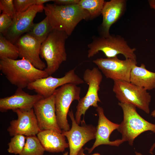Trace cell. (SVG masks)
<instances>
[{
    "mask_svg": "<svg viewBox=\"0 0 155 155\" xmlns=\"http://www.w3.org/2000/svg\"><path fill=\"white\" fill-rule=\"evenodd\" d=\"M44 10L53 29L64 32L68 36L81 21L90 20L88 12L78 4H47L44 6Z\"/></svg>",
    "mask_w": 155,
    "mask_h": 155,
    "instance_id": "cell-1",
    "label": "cell"
},
{
    "mask_svg": "<svg viewBox=\"0 0 155 155\" xmlns=\"http://www.w3.org/2000/svg\"><path fill=\"white\" fill-rule=\"evenodd\" d=\"M0 70L12 84L22 89L38 79L49 76L44 70L36 68L23 59L0 60Z\"/></svg>",
    "mask_w": 155,
    "mask_h": 155,
    "instance_id": "cell-2",
    "label": "cell"
},
{
    "mask_svg": "<svg viewBox=\"0 0 155 155\" xmlns=\"http://www.w3.org/2000/svg\"><path fill=\"white\" fill-rule=\"evenodd\" d=\"M68 37L64 32L53 29L41 44L40 56L46 62L47 67L44 70L49 76L67 60L65 44Z\"/></svg>",
    "mask_w": 155,
    "mask_h": 155,
    "instance_id": "cell-3",
    "label": "cell"
},
{
    "mask_svg": "<svg viewBox=\"0 0 155 155\" xmlns=\"http://www.w3.org/2000/svg\"><path fill=\"white\" fill-rule=\"evenodd\" d=\"M89 48L88 57H92L102 52L107 58L117 56L119 54L123 55L125 59L136 60L135 53L136 49L131 48L123 37L119 35H110L107 37L101 36L93 38L92 42L88 45Z\"/></svg>",
    "mask_w": 155,
    "mask_h": 155,
    "instance_id": "cell-4",
    "label": "cell"
},
{
    "mask_svg": "<svg viewBox=\"0 0 155 155\" xmlns=\"http://www.w3.org/2000/svg\"><path fill=\"white\" fill-rule=\"evenodd\" d=\"M118 105L122 109L123 119L117 130L121 134V139L124 142L127 141L132 146L135 138L143 132L150 131L155 133V124L142 117L137 113L135 106L120 102Z\"/></svg>",
    "mask_w": 155,
    "mask_h": 155,
    "instance_id": "cell-5",
    "label": "cell"
},
{
    "mask_svg": "<svg viewBox=\"0 0 155 155\" xmlns=\"http://www.w3.org/2000/svg\"><path fill=\"white\" fill-rule=\"evenodd\" d=\"M113 90L120 102L131 104L149 113L151 96L144 88L130 82L114 80Z\"/></svg>",
    "mask_w": 155,
    "mask_h": 155,
    "instance_id": "cell-6",
    "label": "cell"
},
{
    "mask_svg": "<svg viewBox=\"0 0 155 155\" xmlns=\"http://www.w3.org/2000/svg\"><path fill=\"white\" fill-rule=\"evenodd\" d=\"M103 78L101 72L98 68L93 67L92 69H86L84 72L83 80L88 85L85 95L78 101L76 106L75 119L79 125L81 122V117L91 106L97 108L98 102H101L98 95L100 89V85Z\"/></svg>",
    "mask_w": 155,
    "mask_h": 155,
    "instance_id": "cell-7",
    "label": "cell"
},
{
    "mask_svg": "<svg viewBox=\"0 0 155 155\" xmlns=\"http://www.w3.org/2000/svg\"><path fill=\"white\" fill-rule=\"evenodd\" d=\"M81 88L75 84L68 83L57 88L53 94L58 124L62 130L70 129L67 117L70 106L74 100H80Z\"/></svg>",
    "mask_w": 155,
    "mask_h": 155,
    "instance_id": "cell-8",
    "label": "cell"
},
{
    "mask_svg": "<svg viewBox=\"0 0 155 155\" xmlns=\"http://www.w3.org/2000/svg\"><path fill=\"white\" fill-rule=\"evenodd\" d=\"M107 78L114 80L130 82V73L133 67L137 65L136 60H121L117 56L110 58H99L93 61Z\"/></svg>",
    "mask_w": 155,
    "mask_h": 155,
    "instance_id": "cell-9",
    "label": "cell"
},
{
    "mask_svg": "<svg viewBox=\"0 0 155 155\" xmlns=\"http://www.w3.org/2000/svg\"><path fill=\"white\" fill-rule=\"evenodd\" d=\"M68 115L72 121L71 127L69 131H62V133L67 139L69 155H77L86 143L95 138L96 128L91 125H86L85 123L79 126L72 110L69 111Z\"/></svg>",
    "mask_w": 155,
    "mask_h": 155,
    "instance_id": "cell-10",
    "label": "cell"
},
{
    "mask_svg": "<svg viewBox=\"0 0 155 155\" xmlns=\"http://www.w3.org/2000/svg\"><path fill=\"white\" fill-rule=\"evenodd\" d=\"M84 83V80L75 73V69H73L61 78H55L50 75L38 79L27 88L29 90H34L44 98H46L52 95L58 87L65 84L71 83L78 85Z\"/></svg>",
    "mask_w": 155,
    "mask_h": 155,
    "instance_id": "cell-11",
    "label": "cell"
},
{
    "mask_svg": "<svg viewBox=\"0 0 155 155\" xmlns=\"http://www.w3.org/2000/svg\"><path fill=\"white\" fill-rule=\"evenodd\" d=\"M44 6L43 5H34L26 11L16 14L11 25L3 35L14 44L24 33L31 30L34 24L33 21L36 14L42 12Z\"/></svg>",
    "mask_w": 155,
    "mask_h": 155,
    "instance_id": "cell-12",
    "label": "cell"
},
{
    "mask_svg": "<svg viewBox=\"0 0 155 155\" xmlns=\"http://www.w3.org/2000/svg\"><path fill=\"white\" fill-rule=\"evenodd\" d=\"M33 108L41 131L50 130L62 133L57 122L53 94L38 101Z\"/></svg>",
    "mask_w": 155,
    "mask_h": 155,
    "instance_id": "cell-13",
    "label": "cell"
},
{
    "mask_svg": "<svg viewBox=\"0 0 155 155\" xmlns=\"http://www.w3.org/2000/svg\"><path fill=\"white\" fill-rule=\"evenodd\" d=\"M18 116L17 119L10 122L7 129L11 136L20 134L26 136L36 135L41 131L40 129L33 108L13 111Z\"/></svg>",
    "mask_w": 155,
    "mask_h": 155,
    "instance_id": "cell-14",
    "label": "cell"
},
{
    "mask_svg": "<svg viewBox=\"0 0 155 155\" xmlns=\"http://www.w3.org/2000/svg\"><path fill=\"white\" fill-rule=\"evenodd\" d=\"M41 44L39 41L26 33L22 36L14 44L18 49L20 57L28 61L36 68L43 70L46 66L40 57Z\"/></svg>",
    "mask_w": 155,
    "mask_h": 155,
    "instance_id": "cell-15",
    "label": "cell"
},
{
    "mask_svg": "<svg viewBox=\"0 0 155 155\" xmlns=\"http://www.w3.org/2000/svg\"><path fill=\"white\" fill-rule=\"evenodd\" d=\"M99 118L95 134V140L92 147L85 150L91 153L97 146L102 145H107L119 146L124 141L121 139L111 141L109 138L111 134L115 130L118 129L119 124L115 123L109 120L105 116L102 108L98 106L96 108Z\"/></svg>",
    "mask_w": 155,
    "mask_h": 155,
    "instance_id": "cell-16",
    "label": "cell"
},
{
    "mask_svg": "<svg viewBox=\"0 0 155 155\" xmlns=\"http://www.w3.org/2000/svg\"><path fill=\"white\" fill-rule=\"evenodd\" d=\"M43 98L39 94L30 95L22 89L18 88L13 95L0 99V111L4 113L9 110L30 109L33 108L36 102Z\"/></svg>",
    "mask_w": 155,
    "mask_h": 155,
    "instance_id": "cell-17",
    "label": "cell"
},
{
    "mask_svg": "<svg viewBox=\"0 0 155 155\" xmlns=\"http://www.w3.org/2000/svg\"><path fill=\"white\" fill-rule=\"evenodd\" d=\"M125 0H111L105 1L101 14L102 21L100 26V36L107 37L111 34L109 30L111 26L121 17L125 10Z\"/></svg>",
    "mask_w": 155,
    "mask_h": 155,
    "instance_id": "cell-18",
    "label": "cell"
},
{
    "mask_svg": "<svg viewBox=\"0 0 155 155\" xmlns=\"http://www.w3.org/2000/svg\"><path fill=\"white\" fill-rule=\"evenodd\" d=\"M45 151L52 153L63 152L69 147L65 137L62 133L50 130L41 131L37 135Z\"/></svg>",
    "mask_w": 155,
    "mask_h": 155,
    "instance_id": "cell-19",
    "label": "cell"
},
{
    "mask_svg": "<svg viewBox=\"0 0 155 155\" xmlns=\"http://www.w3.org/2000/svg\"><path fill=\"white\" fill-rule=\"evenodd\" d=\"M130 82L148 90L155 89V72L147 69L144 63L135 65L131 70Z\"/></svg>",
    "mask_w": 155,
    "mask_h": 155,
    "instance_id": "cell-20",
    "label": "cell"
},
{
    "mask_svg": "<svg viewBox=\"0 0 155 155\" xmlns=\"http://www.w3.org/2000/svg\"><path fill=\"white\" fill-rule=\"evenodd\" d=\"M53 30L48 18L40 22L34 24L31 30L27 33L42 43Z\"/></svg>",
    "mask_w": 155,
    "mask_h": 155,
    "instance_id": "cell-21",
    "label": "cell"
},
{
    "mask_svg": "<svg viewBox=\"0 0 155 155\" xmlns=\"http://www.w3.org/2000/svg\"><path fill=\"white\" fill-rule=\"evenodd\" d=\"M24 148L19 155H43L45 150L36 135L26 136Z\"/></svg>",
    "mask_w": 155,
    "mask_h": 155,
    "instance_id": "cell-22",
    "label": "cell"
},
{
    "mask_svg": "<svg viewBox=\"0 0 155 155\" xmlns=\"http://www.w3.org/2000/svg\"><path fill=\"white\" fill-rule=\"evenodd\" d=\"M19 57L16 46L7 40L1 33L0 34V60L9 59L16 60Z\"/></svg>",
    "mask_w": 155,
    "mask_h": 155,
    "instance_id": "cell-23",
    "label": "cell"
},
{
    "mask_svg": "<svg viewBox=\"0 0 155 155\" xmlns=\"http://www.w3.org/2000/svg\"><path fill=\"white\" fill-rule=\"evenodd\" d=\"M105 1L104 0H80L78 5L87 10L92 19L101 14Z\"/></svg>",
    "mask_w": 155,
    "mask_h": 155,
    "instance_id": "cell-24",
    "label": "cell"
},
{
    "mask_svg": "<svg viewBox=\"0 0 155 155\" xmlns=\"http://www.w3.org/2000/svg\"><path fill=\"white\" fill-rule=\"evenodd\" d=\"M26 140V137L23 135L18 134L13 136L8 144V152L11 154L19 155L24 146Z\"/></svg>",
    "mask_w": 155,
    "mask_h": 155,
    "instance_id": "cell-25",
    "label": "cell"
},
{
    "mask_svg": "<svg viewBox=\"0 0 155 155\" xmlns=\"http://www.w3.org/2000/svg\"><path fill=\"white\" fill-rule=\"evenodd\" d=\"M0 9L3 13L7 15L13 19L16 15L13 0H0Z\"/></svg>",
    "mask_w": 155,
    "mask_h": 155,
    "instance_id": "cell-26",
    "label": "cell"
},
{
    "mask_svg": "<svg viewBox=\"0 0 155 155\" xmlns=\"http://www.w3.org/2000/svg\"><path fill=\"white\" fill-rule=\"evenodd\" d=\"M16 14L23 12L31 6L36 5V0H14Z\"/></svg>",
    "mask_w": 155,
    "mask_h": 155,
    "instance_id": "cell-27",
    "label": "cell"
},
{
    "mask_svg": "<svg viewBox=\"0 0 155 155\" xmlns=\"http://www.w3.org/2000/svg\"><path fill=\"white\" fill-rule=\"evenodd\" d=\"M12 19L7 15L2 13L0 16V32L4 34L11 25Z\"/></svg>",
    "mask_w": 155,
    "mask_h": 155,
    "instance_id": "cell-28",
    "label": "cell"
},
{
    "mask_svg": "<svg viewBox=\"0 0 155 155\" xmlns=\"http://www.w3.org/2000/svg\"><path fill=\"white\" fill-rule=\"evenodd\" d=\"M80 0H55L54 3L58 5H69L78 4Z\"/></svg>",
    "mask_w": 155,
    "mask_h": 155,
    "instance_id": "cell-29",
    "label": "cell"
},
{
    "mask_svg": "<svg viewBox=\"0 0 155 155\" xmlns=\"http://www.w3.org/2000/svg\"><path fill=\"white\" fill-rule=\"evenodd\" d=\"M50 1H53L51 0H36V5H42L43 3Z\"/></svg>",
    "mask_w": 155,
    "mask_h": 155,
    "instance_id": "cell-30",
    "label": "cell"
},
{
    "mask_svg": "<svg viewBox=\"0 0 155 155\" xmlns=\"http://www.w3.org/2000/svg\"><path fill=\"white\" fill-rule=\"evenodd\" d=\"M84 150L83 148H82L79 151L77 155H101L98 153H95L91 155H86L84 153Z\"/></svg>",
    "mask_w": 155,
    "mask_h": 155,
    "instance_id": "cell-31",
    "label": "cell"
},
{
    "mask_svg": "<svg viewBox=\"0 0 155 155\" xmlns=\"http://www.w3.org/2000/svg\"><path fill=\"white\" fill-rule=\"evenodd\" d=\"M148 2L150 8L155 10V0H149Z\"/></svg>",
    "mask_w": 155,
    "mask_h": 155,
    "instance_id": "cell-32",
    "label": "cell"
},
{
    "mask_svg": "<svg viewBox=\"0 0 155 155\" xmlns=\"http://www.w3.org/2000/svg\"><path fill=\"white\" fill-rule=\"evenodd\" d=\"M151 115L152 117H155V110L152 112Z\"/></svg>",
    "mask_w": 155,
    "mask_h": 155,
    "instance_id": "cell-33",
    "label": "cell"
},
{
    "mask_svg": "<svg viewBox=\"0 0 155 155\" xmlns=\"http://www.w3.org/2000/svg\"><path fill=\"white\" fill-rule=\"evenodd\" d=\"M135 155H143L140 153L136 151L135 152Z\"/></svg>",
    "mask_w": 155,
    "mask_h": 155,
    "instance_id": "cell-34",
    "label": "cell"
},
{
    "mask_svg": "<svg viewBox=\"0 0 155 155\" xmlns=\"http://www.w3.org/2000/svg\"><path fill=\"white\" fill-rule=\"evenodd\" d=\"M68 155V152H65L63 154V155Z\"/></svg>",
    "mask_w": 155,
    "mask_h": 155,
    "instance_id": "cell-35",
    "label": "cell"
}]
</instances>
